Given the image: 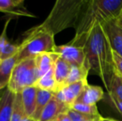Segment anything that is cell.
<instances>
[{"label":"cell","mask_w":122,"mask_h":121,"mask_svg":"<svg viewBox=\"0 0 122 121\" xmlns=\"http://www.w3.org/2000/svg\"><path fill=\"white\" fill-rule=\"evenodd\" d=\"M22 121H38V120H35L33 117H29V116H27V115H26Z\"/></svg>","instance_id":"obj_30"},{"label":"cell","mask_w":122,"mask_h":121,"mask_svg":"<svg viewBox=\"0 0 122 121\" xmlns=\"http://www.w3.org/2000/svg\"><path fill=\"white\" fill-rule=\"evenodd\" d=\"M25 116L26 112L23 104V100H22V95L21 93L16 94L14 105H13V114H12L11 120L10 121H22Z\"/></svg>","instance_id":"obj_20"},{"label":"cell","mask_w":122,"mask_h":121,"mask_svg":"<svg viewBox=\"0 0 122 121\" xmlns=\"http://www.w3.org/2000/svg\"><path fill=\"white\" fill-rule=\"evenodd\" d=\"M86 2L87 0H58L42 24L54 35L68 28H76Z\"/></svg>","instance_id":"obj_3"},{"label":"cell","mask_w":122,"mask_h":121,"mask_svg":"<svg viewBox=\"0 0 122 121\" xmlns=\"http://www.w3.org/2000/svg\"><path fill=\"white\" fill-rule=\"evenodd\" d=\"M116 23H117L118 26H119L120 28L122 29V10H121V13H120L119 17H118L117 19H116Z\"/></svg>","instance_id":"obj_28"},{"label":"cell","mask_w":122,"mask_h":121,"mask_svg":"<svg viewBox=\"0 0 122 121\" xmlns=\"http://www.w3.org/2000/svg\"><path fill=\"white\" fill-rule=\"evenodd\" d=\"M51 121H57V119H56V120H51Z\"/></svg>","instance_id":"obj_32"},{"label":"cell","mask_w":122,"mask_h":121,"mask_svg":"<svg viewBox=\"0 0 122 121\" xmlns=\"http://www.w3.org/2000/svg\"><path fill=\"white\" fill-rule=\"evenodd\" d=\"M54 96V93L51 91H45V90L38 89L37 91V107H36L35 113L33 115V118L35 120H40V117L42 113L51 98Z\"/></svg>","instance_id":"obj_18"},{"label":"cell","mask_w":122,"mask_h":121,"mask_svg":"<svg viewBox=\"0 0 122 121\" xmlns=\"http://www.w3.org/2000/svg\"><path fill=\"white\" fill-rule=\"evenodd\" d=\"M57 121H71V120L70 119L69 115H67V111H66L59 115V117L57 118Z\"/></svg>","instance_id":"obj_27"},{"label":"cell","mask_w":122,"mask_h":121,"mask_svg":"<svg viewBox=\"0 0 122 121\" xmlns=\"http://www.w3.org/2000/svg\"><path fill=\"white\" fill-rule=\"evenodd\" d=\"M109 36L112 50L122 57V30L117 25L116 20L102 23Z\"/></svg>","instance_id":"obj_9"},{"label":"cell","mask_w":122,"mask_h":121,"mask_svg":"<svg viewBox=\"0 0 122 121\" xmlns=\"http://www.w3.org/2000/svg\"><path fill=\"white\" fill-rule=\"evenodd\" d=\"M27 36L20 43L18 61L28 57H35L42 53L55 52L56 45L54 34L42 24L27 31Z\"/></svg>","instance_id":"obj_4"},{"label":"cell","mask_w":122,"mask_h":121,"mask_svg":"<svg viewBox=\"0 0 122 121\" xmlns=\"http://www.w3.org/2000/svg\"><path fill=\"white\" fill-rule=\"evenodd\" d=\"M101 119H102V116H101V115H100V116L91 118V119H89V120H87L86 121H101Z\"/></svg>","instance_id":"obj_29"},{"label":"cell","mask_w":122,"mask_h":121,"mask_svg":"<svg viewBox=\"0 0 122 121\" xmlns=\"http://www.w3.org/2000/svg\"><path fill=\"white\" fill-rule=\"evenodd\" d=\"M18 53L0 62V91L8 87L13 69L18 63Z\"/></svg>","instance_id":"obj_13"},{"label":"cell","mask_w":122,"mask_h":121,"mask_svg":"<svg viewBox=\"0 0 122 121\" xmlns=\"http://www.w3.org/2000/svg\"><path fill=\"white\" fill-rule=\"evenodd\" d=\"M89 71H90V69L87 66V65H84L82 66H71V71H70L68 77L65 83V86L72 84V83L77 82V81L87 80Z\"/></svg>","instance_id":"obj_19"},{"label":"cell","mask_w":122,"mask_h":121,"mask_svg":"<svg viewBox=\"0 0 122 121\" xmlns=\"http://www.w3.org/2000/svg\"><path fill=\"white\" fill-rule=\"evenodd\" d=\"M35 86L38 89L51 91L54 94L56 93L59 90V86H58L56 79H55L54 67L51 70H50L47 73H46L44 76L39 78L36 82Z\"/></svg>","instance_id":"obj_17"},{"label":"cell","mask_w":122,"mask_h":121,"mask_svg":"<svg viewBox=\"0 0 122 121\" xmlns=\"http://www.w3.org/2000/svg\"><path fill=\"white\" fill-rule=\"evenodd\" d=\"M121 11V4L116 0L87 1L76 28V35L69 42L83 48L91 30L97 23H106L116 20Z\"/></svg>","instance_id":"obj_2"},{"label":"cell","mask_w":122,"mask_h":121,"mask_svg":"<svg viewBox=\"0 0 122 121\" xmlns=\"http://www.w3.org/2000/svg\"><path fill=\"white\" fill-rule=\"evenodd\" d=\"M10 22V19H8V21L6 22L4 25V28H3V32L0 35V62H1V57L2 54H3V52L4 50V47L6 46V44L9 42L8 37H7V28H8V25Z\"/></svg>","instance_id":"obj_24"},{"label":"cell","mask_w":122,"mask_h":121,"mask_svg":"<svg viewBox=\"0 0 122 121\" xmlns=\"http://www.w3.org/2000/svg\"><path fill=\"white\" fill-rule=\"evenodd\" d=\"M16 94L6 88L0 96V121H10Z\"/></svg>","instance_id":"obj_10"},{"label":"cell","mask_w":122,"mask_h":121,"mask_svg":"<svg viewBox=\"0 0 122 121\" xmlns=\"http://www.w3.org/2000/svg\"><path fill=\"white\" fill-rule=\"evenodd\" d=\"M104 97L102 88L98 86L87 85L76 102L83 103L89 105H97V103Z\"/></svg>","instance_id":"obj_11"},{"label":"cell","mask_w":122,"mask_h":121,"mask_svg":"<svg viewBox=\"0 0 122 121\" xmlns=\"http://www.w3.org/2000/svg\"><path fill=\"white\" fill-rule=\"evenodd\" d=\"M109 95H112L122 101V77L115 73L111 81V87L108 91Z\"/></svg>","instance_id":"obj_21"},{"label":"cell","mask_w":122,"mask_h":121,"mask_svg":"<svg viewBox=\"0 0 122 121\" xmlns=\"http://www.w3.org/2000/svg\"><path fill=\"white\" fill-rule=\"evenodd\" d=\"M67 115H69L71 121H86L91 118L97 117V116H93V115H88L80 113V112L76 111V110H74L71 108L67 110Z\"/></svg>","instance_id":"obj_23"},{"label":"cell","mask_w":122,"mask_h":121,"mask_svg":"<svg viewBox=\"0 0 122 121\" xmlns=\"http://www.w3.org/2000/svg\"><path fill=\"white\" fill-rule=\"evenodd\" d=\"M101 121H118V120H114V119H111V118H104V117H102Z\"/></svg>","instance_id":"obj_31"},{"label":"cell","mask_w":122,"mask_h":121,"mask_svg":"<svg viewBox=\"0 0 122 121\" xmlns=\"http://www.w3.org/2000/svg\"><path fill=\"white\" fill-rule=\"evenodd\" d=\"M55 53L58 54L62 59L71 66H82L86 65V57L84 48L76 47L70 43L56 46Z\"/></svg>","instance_id":"obj_6"},{"label":"cell","mask_w":122,"mask_h":121,"mask_svg":"<svg viewBox=\"0 0 122 121\" xmlns=\"http://www.w3.org/2000/svg\"><path fill=\"white\" fill-rule=\"evenodd\" d=\"M113 61H114L115 73L122 77V57L113 51Z\"/></svg>","instance_id":"obj_25"},{"label":"cell","mask_w":122,"mask_h":121,"mask_svg":"<svg viewBox=\"0 0 122 121\" xmlns=\"http://www.w3.org/2000/svg\"><path fill=\"white\" fill-rule=\"evenodd\" d=\"M69 109L67 105L60 102L54 95L43 110L39 121H51L56 120L60 115L66 112Z\"/></svg>","instance_id":"obj_8"},{"label":"cell","mask_w":122,"mask_h":121,"mask_svg":"<svg viewBox=\"0 0 122 121\" xmlns=\"http://www.w3.org/2000/svg\"><path fill=\"white\" fill-rule=\"evenodd\" d=\"M121 30H122V29H121Z\"/></svg>","instance_id":"obj_33"},{"label":"cell","mask_w":122,"mask_h":121,"mask_svg":"<svg viewBox=\"0 0 122 121\" xmlns=\"http://www.w3.org/2000/svg\"><path fill=\"white\" fill-rule=\"evenodd\" d=\"M0 12L19 16L35 17L27 10L23 0H0Z\"/></svg>","instance_id":"obj_12"},{"label":"cell","mask_w":122,"mask_h":121,"mask_svg":"<svg viewBox=\"0 0 122 121\" xmlns=\"http://www.w3.org/2000/svg\"><path fill=\"white\" fill-rule=\"evenodd\" d=\"M110 99H111V101L112 103V105L115 106V108L120 112V114L122 115V101L120 100H118L117 98H116L115 96L112 95H109Z\"/></svg>","instance_id":"obj_26"},{"label":"cell","mask_w":122,"mask_h":121,"mask_svg":"<svg viewBox=\"0 0 122 121\" xmlns=\"http://www.w3.org/2000/svg\"><path fill=\"white\" fill-rule=\"evenodd\" d=\"M37 91L38 88L35 86L27 87L22 91V100L27 116L33 117L37 107Z\"/></svg>","instance_id":"obj_14"},{"label":"cell","mask_w":122,"mask_h":121,"mask_svg":"<svg viewBox=\"0 0 122 121\" xmlns=\"http://www.w3.org/2000/svg\"><path fill=\"white\" fill-rule=\"evenodd\" d=\"M71 109L76 110L80 113L85 114L88 115H93V116H99L100 113L98 111V109L97 105H86L83 103H79V102H75L71 105Z\"/></svg>","instance_id":"obj_22"},{"label":"cell","mask_w":122,"mask_h":121,"mask_svg":"<svg viewBox=\"0 0 122 121\" xmlns=\"http://www.w3.org/2000/svg\"><path fill=\"white\" fill-rule=\"evenodd\" d=\"M59 57V55L55 52L51 53H42L35 57V62L37 66L39 78L47 73L50 70L54 67L56 61Z\"/></svg>","instance_id":"obj_15"},{"label":"cell","mask_w":122,"mask_h":121,"mask_svg":"<svg viewBox=\"0 0 122 121\" xmlns=\"http://www.w3.org/2000/svg\"><path fill=\"white\" fill-rule=\"evenodd\" d=\"M87 85V80L77 81L61 87L54 94V95L60 102L71 108Z\"/></svg>","instance_id":"obj_7"},{"label":"cell","mask_w":122,"mask_h":121,"mask_svg":"<svg viewBox=\"0 0 122 121\" xmlns=\"http://www.w3.org/2000/svg\"><path fill=\"white\" fill-rule=\"evenodd\" d=\"M71 65L59 56L54 65V76L59 89L65 86L66 81L71 71Z\"/></svg>","instance_id":"obj_16"},{"label":"cell","mask_w":122,"mask_h":121,"mask_svg":"<svg viewBox=\"0 0 122 121\" xmlns=\"http://www.w3.org/2000/svg\"><path fill=\"white\" fill-rule=\"evenodd\" d=\"M38 79L35 57H28L18 61L7 88L14 94H20L25 88L35 86Z\"/></svg>","instance_id":"obj_5"},{"label":"cell","mask_w":122,"mask_h":121,"mask_svg":"<svg viewBox=\"0 0 122 121\" xmlns=\"http://www.w3.org/2000/svg\"><path fill=\"white\" fill-rule=\"evenodd\" d=\"M86 65L102 81L107 91L115 75L113 50L104 25L97 23L91 30L83 47Z\"/></svg>","instance_id":"obj_1"}]
</instances>
